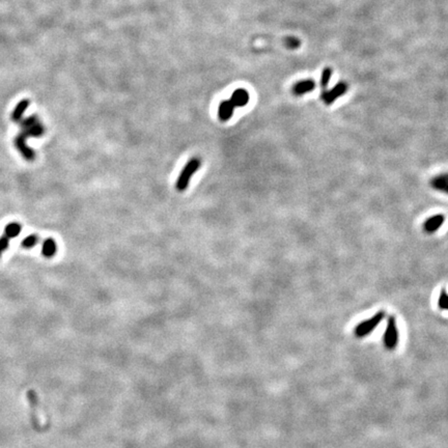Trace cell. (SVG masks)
<instances>
[{
	"instance_id": "6da1fadb",
	"label": "cell",
	"mask_w": 448,
	"mask_h": 448,
	"mask_svg": "<svg viewBox=\"0 0 448 448\" xmlns=\"http://www.w3.org/2000/svg\"><path fill=\"white\" fill-rule=\"evenodd\" d=\"M44 133V128L41 124L37 123L31 127H25L24 131L17 137L16 139V145L19 148V151L23 154V156L27 160H33L35 158V153L25 144V140L29 136H41Z\"/></svg>"
},
{
	"instance_id": "7a4b0ae2",
	"label": "cell",
	"mask_w": 448,
	"mask_h": 448,
	"mask_svg": "<svg viewBox=\"0 0 448 448\" xmlns=\"http://www.w3.org/2000/svg\"><path fill=\"white\" fill-rule=\"evenodd\" d=\"M384 318H385V312L379 311L375 315H373L371 319L362 321L361 323H359L355 327V329H354L355 335L358 338H362V337L370 335L379 326V324L384 320Z\"/></svg>"
},
{
	"instance_id": "3957f363",
	"label": "cell",
	"mask_w": 448,
	"mask_h": 448,
	"mask_svg": "<svg viewBox=\"0 0 448 448\" xmlns=\"http://www.w3.org/2000/svg\"><path fill=\"white\" fill-rule=\"evenodd\" d=\"M201 165V162L198 158H193L191 159L184 167V169L182 170L180 176H178L177 181H176V189L178 191H185L186 188L189 185L190 178L193 176V174L199 169Z\"/></svg>"
},
{
	"instance_id": "277c9868",
	"label": "cell",
	"mask_w": 448,
	"mask_h": 448,
	"mask_svg": "<svg viewBox=\"0 0 448 448\" xmlns=\"http://www.w3.org/2000/svg\"><path fill=\"white\" fill-rule=\"evenodd\" d=\"M400 339V333L398 330L397 321L393 315H390L388 318L386 330L383 336V344L387 350H394L399 344Z\"/></svg>"
},
{
	"instance_id": "5b68a950",
	"label": "cell",
	"mask_w": 448,
	"mask_h": 448,
	"mask_svg": "<svg viewBox=\"0 0 448 448\" xmlns=\"http://www.w3.org/2000/svg\"><path fill=\"white\" fill-rule=\"evenodd\" d=\"M349 88V85L344 82V81H339L338 83H336L331 89H324L321 93V100L326 104V105H331L333 104L336 99H338L339 97L344 96Z\"/></svg>"
},
{
	"instance_id": "8992f818",
	"label": "cell",
	"mask_w": 448,
	"mask_h": 448,
	"mask_svg": "<svg viewBox=\"0 0 448 448\" xmlns=\"http://www.w3.org/2000/svg\"><path fill=\"white\" fill-rule=\"evenodd\" d=\"M315 82L311 79H304L301 81H298L294 84L292 92L295 96L299 97V96H303L305 94H309L311 93L313 89L315 88Z\"/></svg>"
},
{
	"instance_id": "52a82bcc",
	"label": "cell",
	"mask_w": 448,
	"mask_h": 448,
	"mask_svg": "<svg viewBox=\"0 0 448 448\" xmlns=\"http://www.w3.org/2000/svg\"><path fill=\"white\" fill-rule=\"evenodd\" d=\"M430 184L433 189L448 195V172L439 173L438 175L434 176Z\"/></svg>"
},
{
	"instance_id": "ba28073f",
	"label": "cell",
	"mask_w": 448,
	"mask_h": 448,
	"mask_svg": "<svg viewBox=\"0 0 448 448\" xmlns=\"http://www.w3.org/2000/svg\"><path fill=\"white\" fill-rule=\"evenodd\" d=\"M444 221L445 216L443 214H436L426 220V222L424 223V229L428 233H434L442 227Z\"/></svg>"
},
{
	"instance_id": "9c48e42d",
	"label": "cell",
	"mask_w": 448,
	"mask_h": 448,
	"mask_svg": "<svg viewBox=\"0 0 448 448\" xmlns=\"http://www.w3.org/2000/svg\"><path fill=\"white\" fill-rule=\"evenodd\" d=\"M250 96L245 88H238L232 93L230 97V102L234 107H244L248 104Z\"/></svg>"
},
{
	"instance_id": "30bf717a",
	"label": "cell",
	"mask_w": 448,
	"mask_h": 448,
	"mask_svg": "<svg viewBox=\"0 0 448 448\" xmlns=\"http://www.w3.org/2000/svg\"><path fill=\"white\" fill-rule=\"evenodd\" d=\"M234 106L233 104L230 102V100H225L222 101L219 105L218 108V116L221 122H227L228 119L231 118L233 111H234Z\"/></svg>"
},
{
	"instance_id": "8fae6325",
	"label": "cell",
	"mask_w": 448,
	"mask_h": 448,
	"mask_svg": "<svg viewBox=\"0 0 448 448\" xmlns=\"http://www.w3.org/2000/svg\"><path fill=\"white\" fill-rule=\"evenodd\" d=\"M28 106H29V100H28V99H24V100H22V101L16 106V108H15L13 114H12V118H13V121H14V122H18V121H20L21 117H22V115H23V113L26 111V109L28 108Z\"/></svg>"
},
{
	"instance_id": "7c38bea8",
	"label": "cell",
	"mask_w": 448,
	"mask_h": 448,
	"mask_svg": "<svg viewBox=\"0 0 448 448\" xmlns=\"http://www.w3.org/2000/svg\"><path fill=\"white\" fill-rule=\"evenodd\" d=\"M56 252V244L53 239H47L43 244V254L47 257H51Z\"/></svg>"
},
{
	"instance_id": "4fadbf2b",
	"label": "cell",
	"mask_w": 448,
	"mask_h": 448,
	"mask_svg": "<svg viewBox=\"0 0 448 448\" xmlns=\"http://www.w3.org/2000/svg\"><path fill=\"white\" fill-rule=\"evenodd\" d=\"M332 73H333L332 69H330V68H325L323 70L322 76H321V82H320L321 83V87H322V91L326 89L328 84H329V81H330V79L332 77Z\"/></svg>"
},
{
	"instance_id": "5bb4252c",
	"label": "cell",
	"mask_w": 448,
	"mask_h": 448,
	"mask_svg": "<svg viewBox=\"0 0 448 448\" xmlns=\"http://www.w3.org/2000/svg\"><path fill=\"white\" fill-rule=\"evenodd\" d=\"M28 399H29V402H31V405H32V409H33V419H34V423H35V425H36V427H38V419H37V412H36V405H37V397H36V393L33 391V390H31L28 392Z\"/></svg>"
},
{
	"instance_id": "9a60e30c",
	"label": "cell",
	"mask_w": 448,
	"mask_h": 448,
	"mask_svg": "<svg viewBox=\"0 0 448 448\" xmlns=\"http://www.w3.org/2000/svg\"><path fill=\"white\" fill-rule=\"evenodd\" d=\"M21 227L17 223H11L6 227V234L8 238H15L20 233Z\"/></svg>"
},
{
	"instance_id": "2e32d148",
	"label": "cell",
	"mask_w": 448,
	"mask_h": 448,
	"mask_svg": "<svg viewBox=\"0 0 448 448\" xmlns=\"http://www.w3.org/2000/svg\"><path fill=\"white\" fill-rule=\"evenodd\" d=\"M438 306L441 309L448 310V294L445 292V289H442L439 295Z\"/></svg>"
},
{
	"instance_id": "e0dca14e",
	"label": "cell",
	"mask_w": 448,
	"mask_h": 448,
	"mask_svg": "<svg viewBox=\"0 0 448 448\" xmlns=\"http://www.w3.org/2000/svg\"><path fill=\"white\" fill-rule=\"evenodd\" d=\"M37 243H38V238L36 235H29L26 239H24L22 245L26 248H31L34 247Z\"/></svg>"
},
{
	"instance_id": "ac0fdd59",
	"label": "cell",
	"mask_w": 448,
	"mask_h": 448,
	"mask_svg": "<svg viewBox=\"0 0 448 448\" xmlns=\"http://www.w3.org/2000/svg\"><path fill=\"white\" fill-rule=\"evenodd\" d=\"M285 43H286V46L291 49H297L299 46H300V41L296 38H293V37L287 38L285 40Z\"/></svg>"
},
{
	"instance_id": "d6986e66",
	"label": "cell",
	"mask_w": 448,
	"mask_h": 448,
	"mask_svg": "<svg viewBox=\"0 0 448 448\" xmlns=\"http://www.w3.org/2000/svg\"><path fill=\"white\" fill-rule=\"evenodd\" d=\"M9 247V238L8 236H4L0 239V249L5 250Z\"/></svg>"
},
{
	"instance_id": "ffe728a7",
	"label": "cell",
	"mask_w": 448,
	"mask_h": 448,
	"mask_svg": "<svg viewBox=\"0 0 448 448\" xmlns=\"http://www.w3.org/2000/svg\"><path fill=\"white\" fill-rule=\"evenodd\" d=\"M2 251H3V250H2V249H0V253H2Z\"/></svg>"
}]
</instances>
